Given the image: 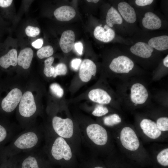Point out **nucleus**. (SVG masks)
<instances>
[{
  "instance_id": "cd10ccee",
  "label": "nucleus",
  "mask_w": 168,
  "mask_h": 168,
  "mask_svg": "<svg viewBox=\"0 0 168 168\" xmlns=\"http://www.w3.org/2000/svg\"><path fill=\"white\" fill-rule=\"evenodd\" d=\"M158 129L161 132L168 130V118L166 116L159 117L156 121Z\"/></svg>"
},
{
  "instance_id": "1a4fd4ad",
  "label": "nucleus",
  "mask_w": 168,
  "mask_h": 168,
  "mask_svg": "<svg viewBox=\"0 0 168 168\" xmlns=\"http://www.w3.org/2000/svg\"><path fill=\"white\" fill-rule=\"evenodd\" d=\"M22 96L21 91L19 89H12L2 100L1 103L2 109L7 113L12 112L20 101Z\"/></svg>"
},
{
  "instance_id": "f8f14e48",
  "label": "nucleus",
  "mask_w": 168,
  "mask_h": 168,
  "mask_svg": "<svg viewBox=\"0 0 168 168\" xmlns=\"http://www.w3.org/2000/svg\"><path fill=\"white\" fill-rule=\"evenodd\" d=\"M140 126L144 133L150 138L156 139L161 134V131L158 129L156 123L150 119H142Z\"/></svg>"
},
{
  "instance_id": "4468645a",
  "label": "nucleus",
  "mask_w": 168,
  "mask_h": 168,
  "mask_svg": "<svg viewBox=\"0 0 168 168\" xmlns=\"http://www.w3.org/2000/svg\"><path fill=\"white\" fill-rule=\"evenodd\" d=\"M94 35L97 40L105 43L112 41L114 38L115 33L114 30L105 25L104 27L96 26L94 31Z\"/></svg>"
},
{
  "instance_id": "20e7f679",
  "label": "nucleus",
  "mask_w": 168,
  "mask_h": 168,
  "mask_svg": "<svg viewBox=\"0 0 168 168\" xmlns=\"http://www.w3.org/2000/svg\"><path fill=\"white\" fill-rule=\"evenodd\" d=\"M52 125L55 132L60 137L68 138L73 134V124L69 118L63 119L55 116L52 119Z\"/></svg>"
},
{
  "instance_id": "393cba45",
  "label": "nucleus",
  "mask_w": 168,
  "mask_h": 168,
  "mask_svg": "<svg viewBox=\"0 0 168 168\" xmlns=\"http://www.w3.org/2000/svg\"><path fill=\"white\" fill-rule=\"evenodd\" d=\"M54 60V57L51 56L45 60L44 61V73L47 77H53L54 72V67L52 66Z\"/></svg>"
},
{
  "instance_id": "2eb2a0df",
  "label": "nucleus",
  "mask_w": 168,
  "mask_h": 168,
  "mask_svg": "<svg viewBox=\"0 0 168 168\" xmlns=\"http://www.w3.org/2000/svg\"><path fill=\"white\" fill-rule=\"evenodd\" d=\"M75 40L74 32L69 30L64 31L61 36L59 44L63 51L67 53L72 50L73 48Z\"/></svg>"
},
{
  "instance_id": "423d86ee",
  "label": "nucleus",
  "mask_w": 168,
  "mask_h": 168,
  "mask_svg": "<svg viewBox=\"0 0 168 168\" xmlns=\"http://www.w3.org/2000/svg\"><path fill=\"white\" fill-rule=\"evenodd\" d=\"M120 139L122 146L129 151H136L139 147V139L134 131L130 127L123 128L120 132Z\"/></svg>"
},
{
  "instance_id": "39448f33",
  "label": "nucleus",
  "mask_w": 168,
  "mask_h": 168,
  "mask_svg": "<svg viewBox=\"0 0 168 168\" xmlns=\"http://www.w3.org/2000/svg\"><path fill=\"white\" fill-rule=\"evenodd\" d=\"M51 152L53 157L57 160L63 158L69 160L72 157L71 148L65 140L62 137L57 138L52 146Z\"/></svg>"
},
{
  "instance_id": "7c9ffc66",
  "label": "nucleus",
  "mask_w": 168,
  "mask_h": 168,
  "mask_svg": "<svg viewBox=\"0 0 168 168\" xmlns=\"http://www.w3.org/2000/svg\"><path fill=\"white\" fill-rule=\"evenodd\" d=\"M50 89L52 93L58 98H61L64 94L63 89L58 83H54L50 86Z\"/></svg>"
},
{
  "instance_id": "58836bf2",
  "label": "nucleus",
  "mask_w": 168,
  "mask_h": 168,
  "mask_svg": "<svg viewBox=\"0 0 168 168\" xmlns=\"http://www.w3.org/2000/svg\"><path fill=\"white\" fill-rule=\"evenodd\" d=\"M7 136V131L2 126L0 125V142L5 138Z\"/></svg>"
},
{
  "instance_id": "a211bd4d",
  "label": "nucleus",
  "mask_w": 168,
  "mask_h": 168,
  "mask_svg": "<svg viewBox=\"0 0 168 168\" xmlns=\"http://www.w3.org/2000/svg\"><path fill=\"white\" fill-rule=\"evenodd\" d=\"M142 24L146 28L154 30L159 29L162 23L161 20L156 15L151 12H147L144 15Z\"/></svg>"
},
{
  "instance_id": "c9c22d12",
  "label": "nucleus",
  "mask_w": 168,
  "mask_h": 168,
  "mask_svg": "<svg viewBox=\"0 0 168 168\" xmlns=\"http://www.w3.org/2000/svg\"><path fill=\"white\" fill-rule=\"evenodd\" d=\"M153 0H136L135 1L136 4L139 6H144L151 4Z\"/></svg>"
},
{
  "instance_id": "f257e3e1",
  "label": "nucleus",
  "mask_w": 168,
  "mask_h": 168,
  "mask_svg": "<svg viewBox=\"0 0 168 168\" xmlns=\"http://www.w3.org/2000/svg\"><path fill=\"white\" fill-rule=\"evenodd\" d=\"M148 77L139 76L119 79L116 93L121 106L135 108L152 103Z\"/></svg>"
},
{
  "instance_id": "ea45409f",
  "label": "nucleus",
  "mask_w": 168,
  "mask_h": 168,
  "mask_svg": "<svg viewBox=\"0 0 168 168\" xmlns=\"http://www.w3.org/2000/svg\"><path fill=\"white\" fill-rule=\"evenodd\" d=\"M86 1L89 2H92L95 3H96L98 2L99 1V0H86Z\"/></svg>"
},
{
  "instance_id": "a878e982",
  "label": "nucleus",
  "mask_w": 168,
  "mask_h": 168,
  "mask_svg": "<svg viewBox=\"0 0 168 168\" xmlns=\"http://www.w3.org/2000/svg\"><path fill=\"white\" fill-rule=\"evenodd\" d=\"M54 49L50 45H47L39 49L37 52V55L40 59L45 58H49L53 54Z\"/></svg>"
},
{
  "instance_id": "2f4dec72",
  "label": "nucleus",
  "mask_w": 168,
  "mask_h": 168,
  "mask_svg": "<svg viewBox=\"0 0 168 168\" xmlns=\"http://www.w3.org/2000/svg\"><path fill=\"white\" fill-rule=\"evenodd\" d=\"M54 72L53 76L54 78L58 75H64L67 72V67L63 63L58 64L54 68Z\"/></svg>"
},
{
  "instance_id": "9b49d317",
  "label": "nucleus",
  "mask_w": 168,
  "mask_h": 168,
  "mask_svg": "<svg viewBox=\"0 0 168 168\" xmlns=\"http://www.w3.org/2000/svg\"><path fill=\"white\" fill-rule=\"evenodd\" d=\"M38 141V138L34 132H28L22 134L15 141L14 144L21 149L31 148L35 146Z\"/></svg>"
},
{
  "instance_id": "6ab92c4d",
  "label": "nucleus",
  "mask_w": 168,
  "mask_h": 168,
  "mask_svg": "<svg viewBox=\"0 0 168 168\" xmlns=\"http://www.w3.org/2000/svg\"><path fill=\"white\" fill-rule=\"evenodd\" d=\"M17 53L16 50L12 49L0 57V66L6 69L11 66H15L17 64Z\"/></svg>"
},
{
  "instance_id": "f704fd0d",
  "label": "nucleus",
  "mask_w": 168,
  "mask_h": 168,
  "mask_svg": "<svg viewBox=\"0 0 168 168\" xmlns=\"http://www.w3.org/2000/svg\"><path fill=\"white\" fill-rule=\"evenodd\" d=\"M73 47L79 55H81L82 54L83 47L82 43L81 42L79 41L75 43Z\"/></svg>"
},
{
  "instance_id": "e433bc0d",
  "label": "nucleus",
  "mask_w": 168,
  "mask_h": 168,
  "mask_svg": "<svg viewBox=\"0 0 168 168\" xmlns=\"http://www.w3.org/2000/svg\"><path fill=\"white\" fill-rule=\"evenodd\" d=\"M43 40L42 38L36 40L31 43V45L34 48L36 49L41 48L43 44Z\"/></svg>"
},
{
  "instance_id": "4c0bfd02",
  "label": "nucleus",
  "mask_w": 168,
  "mask_h": 168,
  "mask_svg": "<svg viewBox=\"0 0 168 168\" xmlns=\"http://www.w3.org/2000/svg\"><path fill=\"white\" fill-rule=\"evenodd\" d=\"M12 2V0H0V7L7 8L11 5Z\"/></svg>"
},
{
  "instance_id": "a19ab883",
  "label": "nucleus",
  "mask_w": 168,
  "mask_h": 168,
  "mask_svg": "<svg viewBox=\"0 0 168 168\" xmlns=\"http://www.w3.org/2000/svg\"><path fill=\"white\" fill-rule=\"evenodd\" d=\"M94 168H104L102 167H100V166H97V167H96Z\"/></svg>"
},
{
  "instance_id": "0eeeda50",
  "label": "nucleus",
  "mask_w": 168,
  "mask_h": 168,
  "mask_svg": "<svg viewBox=\"0 0 168 168\" xmlns=\"http://www.w3.org/2000/svg\"><path fill=\"white\" fill-rule=\"evenodd\" d=\"M86 132L89 138L95 144L105 145L108 140V134L105 129L100 125L93 124L88 125Z\"/></svg>"
},
{
  "instance_id": "412c9836",
  "label": "nucleus",
  "mask_w": 168,
  "mask_h": 168,
  "mask_svg": "<svg viewBox=\"0 0 168 168\" xmlns=\"http://www.w3.org/2000/svg\"><path fill=\"white\" fill-rule=\"evenodd\" d=\"M148 44L157 50H165L168 49V36L163 35L152 38L149 40Z\"/></svg>"
},
{
  "instance_id": "aec40b11",
  "label": "nucleus",
  "mask_w": 168,
  "mask_h": 168,
  "mask_svg": "<svg viewBox=\"0 0 168 168\" xmlns=\"http://www.w3.org/2000/svg\"><path fill=\"white\" fill-rule=\"evenodd\" d=\"M34 53L32 49L26 47L22 49L17 56V64L23 68H28L33 56Z\"/></svg>"
},
{
  "instance_id": "5701e85b",
  "label": "nucleus",
  "mask_w": 168,
  "mask_h": 168,
  "mask_svg": "<svg viewBox=\"0 0 168 168\" xmlns=\"http://www.w3.org/2000/svg\"><path fill=\"white\" fill-rule=\"evenodd\" d=\"M160 105L168 106V92L165 90H162L156 92L155 95H152V99Z\"/></svg>"
},
{
  "instance_id": "bb28decb",
  "label": "nucleus",
  "mask_w": 168,
  "mask_h": 168,
  "mask_svg": "<svg viewBox=\"0 0 168 168\" xmlns=\"http://www.w3.org/2000/svg\"><path fill=\"white\" fill-rule=\"evenodd\" d=\"M158 162L164 166H168V148L164 149L159 152L157 156Z\"/></svg>"
},
{
  "instance_id": "473e14b6",
  "label": "nucleus",
  "mask_w": 168,
  "mask_h": 168,
  "mask_svg": "<svg viewBox=\"0 0 168 168\" xmlns=\"http://www.w3.org/2000/svg\"><path fill=\"white\" fill-rule=\"evenodd\" d=\"M40 29L37 27L29 26L25 29L26 35L29 37H34L38 35L40 33Z\"/></svg>"
},
{
  "instance_id": "c85d7f7f",
  "label": "nucleus",
  "mask_w": 168,
  "mask_h": 168,
  "mask_svg": "<svg viewBox=\"0 0 168 168\" xmlns=\"http://www.w3.org/2000/svg\"><path fill=\"white\" fill-rule=\"evenodd\" d=\"M22 168H39L35 158L31 156H29L23 161Z\"/></svg>"
},
{
  "instance_id": "b1692460",
  "label": "nucleus",
  "mask_w": 168,
  "mask_h": 168,
  "mask_svg": "<svg viewBox=\"0 0 168 168\" xmlns=\"http://www.w3.org/2000/svg\"><path fill=\"white\" fill-rule=\"evenodd\" d=\"M103 121L105 125L112 126L120 123L122 120L119 115L114 113L104 117Z\"/></svg>"
},
{
  "instance_id": "c756f323",
  "label": "nucleus",
  "mask_w": 168,
  "mask_h": 168,
  "mask_svg": "<svg viewBox=\"0 0 168 168\" xmlns=\"http://www.w3.org/2000/svg\"><path fill=\"white\" fill-rule=\"evenodd\" d=\"M109 112V110L104 105L99 104L96 107L92 114L95 116L101 117L105 115Z\"/></svg>"
},
{
  "instance_id": "9d476101",
  "label": "nucleus",
  "mask_w": 168,
  "mask_h": 168,
  "mask_svg": "<svg viewBox=\"0 0 168 168\" xmlns=\"http://www.w3.org/2000/svg\"><path fill=\"white\" fill-rule=\"evenodd\" d=\"M96 71V66L93 62L89 59H85L80 67V78L83 82H88L91 79L92 76H95Z\"/></svg>"
},
{
  "instance_id": "6e6552de",
  "label": "nucleus",
  "mask_w": 168,
  "mask_h": 168,
  "mask_svg": "<svg viewBox=\"0 0 168 168\" xmlns=\"http://www.w3.org/2000/svg\"><path fill=\"white\" fill-rule=\"evenodd\" d=\"M36 109L33 94L30 91L26 92L22 95L19 105L20 114L24 117H30L35 113Z\"/></svg>"
},
{
  "instance_id": "f3484780",
  "label": "nucleus",
  "mask_w": 168,
  "mask_h": 168,
  "mask_svg": "<svg viewBox=\"0 0 168 168\" xmlns=\"http://www.w3.org/2000/svg\"><path fill=\"white\" fill-rule=\"evenodd\" d=\"M54 16L60 21H68L73 18L76 15V12L72 7L68 6H61L54 11Z\"/></svg>"
},
{
  "instance_id": "f03ea898",
  "label": "nucleus",
  "mask_w": 168,
  "mask_h": 168,
  "mask_svg": "<svg viewBox=\"0 0 168 168\" xmlns=\"http://www.w3.org/2000/svg\"><path fill=\"white\" fill-rule=\"evenodd\" d=\"M109 68L114 73V77L119 79L135 76L150 77L147 76V73L142 71L136 70L133 61L124 55H119L113 58L109 65Z\"/></svg>"
},
{
  "instance_id": "4be33fe9",
  "label": "nucleus",
  "mask_w": 168,
  "mask_h": 168,
  "mask_svg": "<svg viewBox=\"0 0 168 168\" xmlns=\"http://www.w3.org/2000/svg\"><path fill=\"white\" fill-rule=\"evenodd\" d=\"M106 21L107 25L112 27L115 24H122L123 19L118 11L113 7H111L107 13Z\"/></svg>"
},
{
  "instance_id": "7ed1b4c3",
  "label": "nucleus",
  "mask_w": 168,
  "mask_h": 168,
  "mask_svg": "<svg viewBox=\"0 0 168 168\" xmlns=\"http://www.w3.org/2000/svg\"><path fill=\"white\" fill-rule=\"evenodd\" d=\"M88 97L92 101L105 105L113 102L120 108L119 100L117 96H112L106 90L102 88H97L91 90L88 93Z\"/></svg>"
},
{
  "instance_id": "ddd939ff",
  "label": "nucleus",
  "mask_w": 168,
  "mask_h": 168,
  "mask_svg": "<svg viewBox=\"0 0 168 168\" xmlns=\"http://www.w3.org/2000/svg\"><path fill=\"white\" fill-rule=\"evenodd\" d=\"M130 51L133 55L140 58L147 59L152 56L154 49L148 44L139 42L136 43L130 48Z\"/></svg>"
},
{
  "instance_id": "72a5a7b5",
  "label": "nucleus",
  "mask_w": 168,
  "mask_h": 168,
  "mask_svg": "<svg viewBox=\"0 0 168 168\" xmlns=\"http://www.w3.org/2000/svg\"><path fill=\"white\" fill-rule=\"evenodd\" d=\"M82 60L79 58H75L72 60L71 66L72 68L74 71L78 70L81 65Z\"/></svg>"
},
{
  "instance_id": "dca6fc26",
  "label": "nucleus",
  "mask_w": 168,
  "mask_h": 168,
  "mask_svg": "<svg viewBox=\"0 0 168 168\" xmlns=\"http://www.w3.org/2000/svg\"><path fill=\"white\" fill-rule=\"evenodd\" d=\"M118 11L124 19L129 23H133L137 19L136 13L134 9L128 3L122 2L118 6Z\"/></svg>"
}]
</instances>
